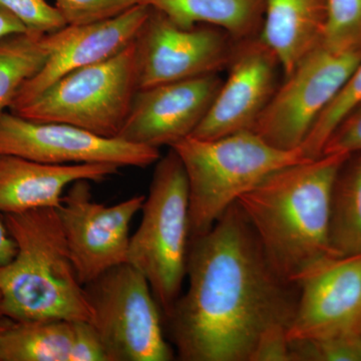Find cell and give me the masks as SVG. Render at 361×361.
I'll use <instances>...</instances> for the list:
<instances>
[{"mask_svg": "<svg viewBox=\"0 0 361 361\" xmlns=\"http://www.w3.org/2000/svg\"><path fill=\"white\" fill-rule=\"evenodd\" d=\"M188 287L166 318L183 361H252L261 337L289 329L299 285L280 276L238 204L190 239Z\"/></svg>", "mask_w": 361, "mask_h": 361, "instance_id": "6da1fadb", "label": "cell"}, {"mask_svg": "<svg viewBox=\"0 0 361 361\" xmlns=\"http://www.w3.org/2000/svg\"><path fill=\"white\" fill-rule=\"evenodd\" d=\"M348 154H323L265 178L236 202L275 271L297 283L330 248L332 186Z\"/></svg>", "mask_w": 361, "mask_h": 361, "instance_id": "7a4b0ae2", "label": "cell"}, {"mask_svg": "<svg viewBox=\"0 0 361 361\" xmlns=\"http://www.w3.org/2000/svg\"><path fill=\"white\" fill-rule=\"evenodd\" d=\"M16 245L0 265V317L16 322L92 319L56 208L4 214Z\"/></svg>", "mask_w": 361, "mask_h": 361, "instance_id": "3957f363", "label": "cell"}, {"mask_svg": "<svg viewBox=\"0 0 361 361\" xmlns=\"http://www.w3.org/2000/svg\"><path fill=\"white\" fill-rule=\"evenodd\" d=\"M170 148L187 175L190 239L208 232L242 195L275 171L310 160L301 148L278 149L253 130L211 140L188 137Z\"/></svg>", "mask_w": 361, "mask_h": 361, "instance_id": "277c9868", "label": "cell"}, {"mask_svg": "<svg viewBox=\"0 0 361 361\" xmlns=\"http://www.w3.org/2000/svg\"><path fill=\"white\" fill-rule=\"evenodd\" d=\"M189 205L186 172L170 148L156 163L141 223L128 252V263L148 280L165 319L182 294L187 275Z\"/></svg>", "mask_w": 361, "mask_h": 361, "instance_id": "5b68a950", "label": "cell"}, {"mask_svg": "<svg viewBox=\"0 0 361 361\" xmlns=\"http://www.w3.org/2000/svg\"><path fill=\"white\" fill-rule=\"evenodd\" d=\"M139 90L135 44L116 56L59 78L11 113L26 120L63 123L118 137Z\"/></svg>", "mask_w": 361, "mask_h": 361, "instance_id": "8992f818", "label": "cell"}, {"mask_svg": "<svg viewBox=\"0 0 361 361\" xmlns=\"http://www.w3.org/2000/svg\"><path fill=\"white\" fill-rule=\"evenodd\" d=\"M90 323L109 361H171L163 314L146 277L129 263L115 266L85 285Z\"/></svg>", "mask_w": 361, "mask_h": 361, "instance_id": "52a82bcc", "label": "cell"}, {"mask_svg": "<svg viewBox=\"0 0 361 361\" xmlns=\"http://www.w3.org/2000/svg\"><path fill=\"white\" fill-rule=\"evenodd\" d=\"M360 59V52L332 51L320 42L284 78L252 130L278 149L301 148Z\"/></svg>", "mask_w": 361, "mask_h": 361, "instance_id": "ba28073f", "label": "cell"}, {"mask_svg": "<svg viewBox=\"0 0 361 361\" xmlns=\"http://www.w3.org/2000/svg\"><path fill=\"white\" fill-rule=\"evenodd\" d=\"M134 44L140 90L219 73L229 66L236 42L216 26L180 27L149 7Z\"/></svg>", "mask_w": 361, "mask_h": 361, "instance_id": "9c48e42d", "label": "cell"}, {"mask_svg": "<svg viewBox=\"0 0 361 361\" xmlns=\"http://www.w3.org/2000/svg\"><path fill=\"white\" fill-rule=\"evenodd\" d=\"M0 155L54 165L113 164L147 168L160 160V149L106 137L63 123L35 122L6 111L0 116Z\"/></svg>", "mask_w": 361, "mask_h": 361, "instance_id": "30bf717a", "label": "cell"}, {"mask_svg": "<svg viewBox=\"0 0 361 361\" xmlns=\"http://www.w3.org/2000/svg\"><path fill=\"white\" fill-rule=\"evenodd\" d=\"M145 199L144 195H135L106 206L92 200L90 180L71 185L56 210L82 284L128 262L130 224Z\"/></svg>", "mask_w": 361, "mask_h": 361, "instance_id": "8fae6325", "label": "cell"}, {"mask_svg": "<svg viewBox=\"0 0 361 361\" xmlns=\"http://www.w3.org/2000/svg\"><path fill=\"white\" fill-rule=\"evenodd\" d=\"M228 77L190 137L211 140L252 130L279 87L281 65L259 37L236 42Z\"/></svg>", "mask_w": 361, "mask_h": 361, "instance_id": "7c38bea8", "label": "cell"}, {"mask_svg": "<svg viewBox=\"0 0 361 361\" xmlns=\"http://www.w3.org/2000/svg\"><path fill=\"white\" fill-rule=\"evenodd\" d=\"M218 73L140 89L118 137L160 149L193 134L222 85Z\"/></svg>", "mask_w": 361, "mask_h": 361, "instance_id": "4fadbf2b", "label": "cell"}, {"mask_svg": "<svg viewBox=\"0 0 361 361\" xmlns=\"http://www.w3.org/2000/svg\"><path fill=\"white\" fill-rule=\"evenodd\" d=\"M289 341H313L353 331L361 312V253L324 259L298 282Z\"/></svg>", "mask_w": 361, "mask_h": 361, "instance_id": "5bb4252c", "label": "cell"}, {"mask_svg": "<svg viewBox=\"0 0 361 361\" xmlns=\"http://www.w3.org/2000/svg\"><path fill=\"white\" fill-rule=\"evenodd\" d=\"M149 7L140 4L111 20L66 25L47 33V59L42 70L21 87L9 111L20 108L66 73L101 63L135 42Z\"/></svg>", "mask_w": 361, "mask_h": 361, "instance_id": "9a60e30c", "label": "cell"}, {"mask_svg": "<svg viewBox=\"0 0 361 361\" xmlns=\"http://www.w3.org/2000/svg\"><path fill=\"white\" fill-rule=\"evenodd\" d=\"M120 169L113 164L54 165L0 155V214L59 208L66 188L80 180L104 182Z\"/></svg>", "mask_w": 361, "mask_h": 361, "instance_id": "2e32d148", "label": "cell"}, {"mask_svg": "<svg viewBox=\"0 0 361 361\" xmlns=\"http://www.w3.org/2000/svg\"><path fill=\"white\" fill-rule=\"evenodd\" d=\"M326 0H265L259 37L277 56L284 78L322 42Z\"/></svg>", "mask_w": 361, "mask_h": 361, "instance_id": "e0dca14e", "label": "cell"}, {"mask_svg": "<svg viewBox=\"0 0 361 361\" xmlns=\"http://www.w3.org/2000/svg\"><path fill=\"white\" fill-rule=\"evenodd\" d=\"M144 4L180 27L216 26L235 42L259 37L265 14V0H145Z\"/></svg>", "mask_w": 361, "mask_h": 361, "instance_id": "ac0fdd59", "label": "cell"}, {"mask_svg": "<svg viewBox=\"0 0 361 361\" xmlns=\"http://www.w3.org/2000/svg\"><path fill=\"white\" fill-rule=\"evenodd\" d=\"M75 322H11L0 332V361H71Z\"/></svg>", "mask_w": 361, "mask_h": 361, "instance_id": "d6986e66", "label": "cell"}, {"mask_svg": "<svg viewBox=\"0 0 361 361\" xmlns=\"http://www.w3.org/2000/svg\"><path fill=\"white\" fill-rule=\"evenodd\" d=\"M329 244L336 256L361 253V152L344 160L334 179Z\"/></svg>", "mask_w": 361, "mask_h": 361, "instance_id": "ffe728a7", "label": "cell"}, {"mask_svg": "<svg viewBox=\"0 0 361 361\" xmlns=\"http://www.w3.org/2000/svg\"><path fill=\"white\" fill-rule=\"evenodd\" d=\"M47 33H13L0 39V116L13 104L18 92L35 77L47 59Z\"/></svg>", "mask_w": 361, "mask_h": 361, "instance_id": "44dd1931", "label": "cell"}, {"mask_svg": "<svg viewBox=\"0 0 361 361\" xmlns=\"http://www.w3.org/2000/svg\"><path fill=\"white\" fill-rule=\"evenodd\" d=\"M361 102V59L338 94L316 120L310 134L304 140L301 149L308 159L322 156L323 147L329 135L344 116Z\"/></svg>", "mask_w": 361, "mask_h": 361, "instance_id": "7402d4cb", "label": "cell"}, {"mask_svg": "<svg viewBox=\"0 0 361 361\" xmlns=\"http://www.w3.org/2000/svg\"><path fill=\"white\" fill-rule=\"evenodd\" d=\"M322 44L332 51L360 52L361 0H326Z\"/></svg>", "mask_w": 361, "mask_h": 361, "instance_id": "603a6c76", "label": "cell"}, {"mask_svg": "<svg viewBox=\"0 0 361 361\" xmlns=\"http://www.w3.org/2000/svg\"><path fill=\"white\" fill-rule=\"evenodd\" d=\"M291 361H361V334L290 341Z\"/></svg>", "mask_w": 361, "mask_h": 361, "instance_id": "cb8c5ba5", "label": "cell"}, {"mask_svg": "<svg viewBox=\"0 0 361 361\" xmlns=\"http://www.w3.org/2000/svg\"><path fill=\"white\" fill-rule=\"evenodd\" d=\"M145 0H54L66 25H85L111 20ZM145 6V4H144Z\"/></svg>", "mask_w": 361, "mask_h": 361, "instance_id": "d4e9b609", "label": "cell"}, {"mask_svg": "<svg viewBox=\"0 0 361 361\" xmlns=\"http://www.w3.org/2000/svg\"><path fill=\"white\" fill-rule=\"evenodd\" d=\"M0 7L13 14L30 32L49 33L66 26L56 7L47 0H0Z\"/></svg>", "mask_w": 361, "mask_h": 361, "instance_id": "484cf974", "label": "cell"}, {"mask_svg": "<svg viewBox=\"0 0 361 361\" xmlns=\"http://www.w3.org/2000/svg\"><path fill=\"white\" fill-rule=\"evenodd\" d=\"M361 152V102L356 104L329 135L323 154H350Z\"/></svg>", "mask_w": 361, "mask_h": 361, "instance_id": "4316f807", "label": "cell"}, {"mask_svg": "<svg viewBox=\"0 0 361 361\" xmlns=\"http://www.w3.org/2000/svg\"><path fill=\"white\" fill-rule=\"evenodd\" d=\"M71 361H109L96 329L87 320L75 322V337Z\"/></svg>", "mask_w": 361, "mask_h": 361, "instance_id": "83f0119b", "label": "cell"}, {"mask_svg": "<svg viewBox=\"0 0 361 361\" xmlns=\"http://www.w3.org/2000/svg\"><path fill=\"white\" fill-rule=\"evenodd\" d=\"M288 329L275 327L261 337L252 361H291Z\"/></svg>", "mask_w": 361, "mask_h": 361, "instance_id": "f1b7e54d", "label": "cell"}, {"mask_svg": "<svg viewBox=\"0 0 361 361\" xmlns=\"http://www.w3.org/2000/svg\"><path fill=\"white\" fill-rule=\"evenodd\" d=\"M16 254V245L13 237L7 231L4 220H0V265L13 260Z\"/></svg>", "mask_w": 361, "mask_h": 361, "instance_id": "f546056e", "label": "cell"}, {"mask_svg": "<svg viewBox=\"0 0 361 361\" xmlns=\"http://www.w3.org/2000/svg\"><path fill=\"white\" fill-rule=\"evenodd\" d=\"M27 28L13 14L0 7V39L13 33L26 32Z\"/></svg>", "mask_w": 361, "mask_h": 361, "instance_id": "4dcf8cb0", "label": "cell"}, {"mask_svg": "<svg viewBox=\"0 0 361 361\" xmlns=\"http://www.w3.org/2000/svg\"><path fill=\"white\" fill-rule=\"evenodd\" d=\"M11 322H13V320L8 319V318L0 317V332L6 329L7 325H8Z\"/></svg>", "mask_w": 361, "mask_h": 361, "instance_id": "1f68e13d", "label": "cell"}, {"mask_svg": "<svg viewBox=\"0 0 361 361\" xmlns=\"http://www.w3.org/2000/svg\"><path fill=\"white\" fill-rule=\"evenodd\" d=\"M353 331L361 334V312L360 316H358L357 320H356L355 327H353Z\"/></svg>", "mask_w": 361, "mask_h": 361, "instance_id": "d6a6232c", "label": "cell"}, {"mask_svg": "<svg viewBox=\"0 0 361 361\" xmlns=\"http://www.w3.org/2000/svg\"><path fill=\"white\" fill-rule=\"evenodd\" d=\"M0 298H1V296H0Z\"/></svg>", "mask_w": 361, "mask_h": 361, "instance_id": "836d02e7", "label": "cell"}]
</instances>
